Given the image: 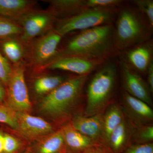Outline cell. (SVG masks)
<instances>
[{
	"label": "cell",
	"instance_id": "6da1fadb",
	"mask_svg": "<svg viewBox=\"0 0 153 153\" xmlns=\"http://www.w3.org/2000/svg\"><path fill=\"white\" fill-rule=\"evenodd\" d=\"M114 30L112 25L108 24L81 31L59 48V54L101 61L115 48Z\"/></svg>",
	"mask_w": 153,
	"mask_h": 153
},
{
	"label": "cell",
	"instance_id": "7a4b0ae2",
	"mask_svg": "<svg viewBox=\"0 0 153 153\" xmlns=\"http://www.w3.org/2000/svg\"><path fill=\"white\" fill-rule=\"evenodd\" d=\"M88 75H77L68 79L42 98L40 110L55 120L63 123L75 115L83 98Z\"/></svg>",
	"mask_w": 153,
	"mask_h": 153
},
{
	"label": "cell",
	"instance_id": "3957f363",
	"mask_svg": "<svg viewBox=\"0 0 153 153\" xmlns=\"http://www.w3.org/2000/svg\"><path fill=\"white\" fill-rule=\"evenodd\" d=\"M116 76V66L113 62L106 64L95 73L88 86L84 115L103 113L111 104Z\"/></svg>",
	"mask_w": 153,
	"mask_h": 153
},
{
	"label": "cell",
	"instance_id": "277c9868",
	"mask_svg": "<svg viewBox=\"0 0 153 153\" xmlns=\"http://www.w3.org/2000/svg\"><path fill=\"white\" fill-rule=\"evenodd\" d=\"M149 36L147 28L136 12L129 8L121 10L114 30L115 48L123 50L146 42Z\"/></svg>",
	"mask_w": 153,
	"mask_h": 153
},
{
	"label": "cell",
	"instance_id": "5b68a950",
	"mask_svg": "<svg viewBox=\"0 0 153 153\" xmlns=\"http://www.w3.org/2000/svg\"><path fill=\"white\" fill-rule=\"evenodd\" d=\"M63 37L53 29L34 39L27 46L24 65L27 70H43L59 55V45Z\"/></svg>",
	"mask_w": 153,
	"mask_h": 153
},
{
	"label": "cell",
	"instance_id": "8992f818",
	"mask_svg": "<svg viewBox=\"0 0 153 153\" xmlns=\"http://www.w3.org/2000/svg\"><path fill=\"white\" fill-rule=\"evenodd\" d=\"M114 16L112 9L88 8L71 17L58 19L54 29L63 37L74 31L109 24Z\"/></svg>",
	"mask_w": 153,
	"mask_h": 153
},
{
	"label": "cell",
	"instance_id": "52a82bcc",
	"mask_svg": "<svg viewBox=\"0 0 153 153\" xmlns=\"http://www.w3.org/2000/svg\"><path fill=\"white\" fill-rule=\"evenodd\" d=\"M7 105L16 112L28 113L32 108L25 76L24 63L13 65V71L6 88Z\"/></svg>",
	"mask_w": 153,
	"mask_h": 153
},
{
	"label": "cell",
	"instance_id": "ba28073f",
	"mask_svg": "<svg viewBox=\"0 0 153 153\" xmlns=\"http://www.w3.org/2000/svg\"><path fill=\"white\" fill-rule=\"evenodd\" d=\"M57 19L47 9L30 11L17 23L22 29L19 38L26 46L36 38L54 29Z\"/></svg>",
	"mask_w": 153,
	"mask_h": 153
},
{
	"label": "cell",
	"instance_id": "9c48e42d",
	"mask_svg": "<svg viewBox=\"0 0 153 153\" xmlns=\"http://www.w3.org/2000/svg\"><path fill=\"white\" fill-rule=\"evenodd\" d=\"M101 61L89 60L75 55H59L43 70L69 71L78 75H88L101 64Z\"/></svg>",
	"mask_w": 153,
	"mask_h": 153
},
{
	"label": "cell",
	"instance_id": "30bf717a",
	"mask_svg": "<svg viewBox=\"0 0 153 153\" xmlns=\"http://www.w3.org/2000/svg\"><path fill=\"white\" fill-rule=\"evenodd\" d=\"M121 105L126 117L134 127L153 124V110L146 102L124 91Z\"/></svg>",
	"mask_w": 153,
	"mask_h": 153
},
{
	"label": "cell",
	"instance_id": "8fae6325",
	"mask_svg": "<svg viewBox=\"0 0 153 153\" xmlns=\"http://www.w3.org/2000/svg\"><path fill=\"white\" fill-rule=\"evenodd\" d=\"M121 68L124 91L152 107V93L147 82L126 62H121Z\"/></svg>",
	"mask_w": 153,
	"mask_h": 153
},
{
	"label": "cell",
	"instance_id": "7c38bea8",
	"mask_svg": "<svg viewBox=\"0 0 153 153\" xmlns=\"http://www.w3.org/2000/svg\"><path fill=\"white\" fill-rule=\"evenodd\" d=\"M77 131L98 144H105L103 131V113L85 116L79 113L69 122ZM106 146V145H105Z\"/></svg>",
	"mask_w": 153,
	"mask_h": 153
},
{
	"label": "cell",
	"instance_id": "4fadbf2b",
	"mask_svg": "<svg viewBox=\"0 0 153 153\" xmlns=\"http://www.w3.org/2000/svg\"><path fill=\"white\" fill-rule=\"evenodd\" d=\"M17 129L24 136L35 139L53 132L51 124L27 112H17Z\"/></svg>",
	"mask_w": 153,
	"mask_h": 153
},
{
	"label": "cell",
	"instance_id": "5bb4252c",
	"mask_svg": "<svg viewBox=\"0 0 153 153\" xmlns=\"http://www.w3.org/2000/svg\"><path fill=\"white\" fill-rule=\"evenodd\" d=\"M152 54V43L143 42L126 52L125 62L136 71L146 74L153 60Z\"/></svg>",
	"mask_w": 153,
	"mask_h": 153
},
{
	"label": "cell",
	"instance_id": "9a60e30c",
	"mask_svg": "<svg viewBox=\"0 0 153 153\" xmlns=\"http://www.w3.org/2000/svg\"><path fill=\"white\" fill-rule=\"evenodd\" d=\"M134 126L126 117L114 130L108 138L106 146L112 153H122L132 144Z\"/></svg>",
	"mask_w": 153,
	"mask_h": 153
},
{
	"label": "cell",
	"instance_id": "2e32d148",
	"mask_svg": "<svg viewBox=\"0 0 153 153\" xmlns=\"http://www.w3.org/2000/svg\"><path fill=\"white\" fill-rule=\"evenodd\" d=\"M37 4L34 0H0V16L17 23Z\"/></svg>",
	"mask_w": 153,
	"mask_h": 153
},
{
	"label": "cell",
	"instance_id": "e0dca14e",
	"mask_svg": "<svg viewBox=\"0 0 153 153\" xmlns=\"http://www.w3.org/2000/svg\"><path fill=\"white\" fill-rule=\"evenodd\" d=\"M26 70L34 74L32 88L35 94L38 96L47 95L68 78L63 75L46 74L45 70Z\"/></svg>",
	"mask_w": 153,
	"mask_h": 153
},
{
	"label": "cell",
	"instance_id": "ac0fdd59",
	"mask_svg": "<svg viewBox=\"0 0 153 153\" xmlns=\"http://www.w3.org/2000/svg\"><path fill=\"white\" fill-rule=\"evenodd\" d=\"M47 10L58 19H65L88 8L86 0H44Z\"/></svg>",
	"mask_w": 153,
	"mask_h": 153
},
{
	"label": "cell",
	"instance_id": "d6986e66",
	"mask_svg": "<svg viewBox=\"0 0 153 153\" xmlns=\"http://www.w3.org/2000/svg\"><path fill=\"white\" fill-rule=\"evenodd\" d=\"M0 51L12 65L24 63L27 52V46L19 36L0 39Z\"/></svg>",
	"mask_w": 153,
	"mask_h": 153
},
{
	"label": "cell",
	"instance_id": "ffe728a7",
	"mask_svg": "<svg viewBox=\"0 0 153 153\" xmlns=\"http://www.w3.org/2000/svg\"><path fill=\"white\" fill-rule=\"evenodd\" d=\"M60 128L63 132L68 152L80 153L89 147L98 144L77 131L69 122Z\"/></svg>",
	"mask_w": 153,
	"mask_h": 153
},
{
	"label": "cell",
	"instance_id": "44dd1931",
	"mask_svg": "<svg viewBox=\"0 0 153 153\" xmlns=\"http://www.w3.org/2000/svg\"><path fill=\"white\" fill-rule=\"evenodd\" d=\"M126 118L121 104H111L103 113V131L105 144L106 145L111 134Z\"/></svg>",
	"mask_w": 153,
	"mask_h": 153
},
{
	"label": "cell",
	"instance_id": "7402d4cb",
	"mask_svg": "<svg viewBox=\"0 0 153 153\" xmlns=\"http://www.w3.org/2000/svg\"><path fill=\"white\" fill-rule=\"evenodd\" d=\"M37 153H66L68 152L61 128L49 134L38 145Z\"/></svg>",
	"mask_w": 153,
	"mask_h": 153
},
{
	"label": "cell",
	"instance_id": "603a6c76",
	"mask_svg": "<svg viewBox=\"0 0 153 153\" xmlns=\"http://www.w3.org/2000/svg\"><path fill=\"white\" fill-rule=\"evenodd\" d=\"M153 124L143 125L134 127L132 144H145L153 143Z\"/></svg>",
	"mask_w": 153,
	"mask_h": 153
},
{
	"label": "cell",
	"instance_id": "cb8c5ba5",
	"mask_svg": "<svg viewBox=\"0 0 153 153\" xmlns=\"http://www.w3.org/2000/svg\"><path fill=\"white\" fill-rule=\"evenodd\" d=\"M22 32V28L17 22L0 16V39L20 36Z\"/></svg>",
	"mask_w": 153,
	"mask_h": 153
},
{
	"label": "cell",
	"instance_id": "d4e9b609",
	"mask_svg": "<svg viewBox=\"0 0 153 153\" xmlns=\"http://www.w3.org/2000/svg\"><path fill=\"white\" fill-rule=\"evenodd\" d=\"M0 123L6 124L17 129V112L7 105H0Z\"/></svg>",
	"mask_w": 153,
	"mask_h": 153
},
{
	"label": "cell",
	"instance_id": "484cf974",
	"mask_svg": "<svg viewBox=\"0 0 153 153\" xmlns=\"http://www.w3.org/2000/svg\"><path fill=\"white\" fill-rule=\"evenodd\" d=\"M13 65L0 51V81L6 88L10 78Z\"/></svg>",
	"mask_w": 153,
	"mask_h": 153
},
{
	"label": "cell",
	"instance_id": "4316f807",
	"mask_svg": "<svg viewBox=\"0 0 153 153\" xmlns=\"http://www.w3.org/2000/svg\"><path fill=\"white\" fill-rule=\"evenodd\" d=\"M140 11L145 15L151 29L153 27V1L152 0H137L134 1Z\"/></svg>",
	"mask_w": 153,
	"mask_h": 153
},
{
	"label": "cell",
	"instance_id": "83f0119b",
	"mask_svg": "<svg viewBox=\"0 0 153 153\" xmlns=\"http://www.w3.org/2000/svg\"><path fill=\"white\" fill-rule=\"evenodd\" d=\"M122 2L120 0H86L87 8L112 9Z\"/></svg>",
	"mask_w": 153,
	"mask_h": 153
},
{
	"label": "cell",
	"instance_id": "f1b7e54d",
	"mask_svg": "<svg viewBox=\"0 0 153 153\" xmlns=\"http://www.w3.org/2000/svg\"><path fill=\"white\" fill-rule=\"evenodd\" d=\"M20 146V143L16 138L8 134H4L3 153H14Z\"/></svg>",
	"mask_w": 153,
	"mask_h": 153
},
{
	"label": "cell",
	"instance_id": "f546056e",
	"mask_svg": "<svg viewBox=\"0 0 153 153\" xmlns=\"http://www.w3.org/2000/svg\"><path fill=\"white\" fill-rule=\"evenodd\" d=\"M122 153H153V143L145 144H132Z\"/></svg>",
	"mask_w": 153,
	"mask_h": 153
},
{
	"label": "cell",
	"instance_id": "4dcf8cb0",
	"mask_svg": "<svg viewBox=\"0 0 153 153\" xmlns=\"http://www.w3.org/2000/svg\"><path fill=\"white\" fill-rule=\"evenodd\" d=\"M80 153H112L108 148L102 144H96L89 147Z\"/></svg>",
	"mask_w": 153,
	"mask_h": 153
},
{
	"label": "cell",
	"instance_id": "1f68e13d",
	"mask_svg": "<svg viewBox=\"0 0 153 153\" xmlns=\"http://www.w3.org/2000/svg\"><path fill=\"white\" fill-rule=\"evenodd\" d=\"M148 74L147 83L151 93L153 92V62H151L147 71Z\"/></svg>",
	"mask_w": 153,
	"mask_h": 153
},
{
	"label": "cell",
	"instance_id": "d6a6232c",
	"mask_svg": "<svg viewBox=\"0 0 153 153\" xmlns=\"http://www.w3.org/2000/svg\"><path fill=\"white\" fill-rule=\"evenodd\" d=\"M6 89L4 84L0 81V103L5 100Z\"/></svg>",
	"mask_w": 153,
	"mask_h": 153
},
{
	"label": "cell",
	"instance_id": "836d02e7",
	"mask_svg": "<svg viewBox=\"0 0 153 153\" xmlns=\"http://www.w3.org/2000/svg\"><path fill=\"white\" fill-rule=\"evenodd\" d=\"M4 134L0 132V153H3Z\"/></svg>",
	"mask_w": 153,
	"mask_h": 153
},
{
	"label": "cell",
	"instance_id": "e575fe53",
	"mask_svg": "<svg viewBox=\"0 0 153 153\" xmlns=\"http://www.w3.org/2000/svg\"><path fill=\"white\" fill-rule=\"evenodd\" d=\"M66 153H72V152H67Z\"/></svg>",
	"mask_w": 153,
	"mask_h": 153
}]
</instances>
